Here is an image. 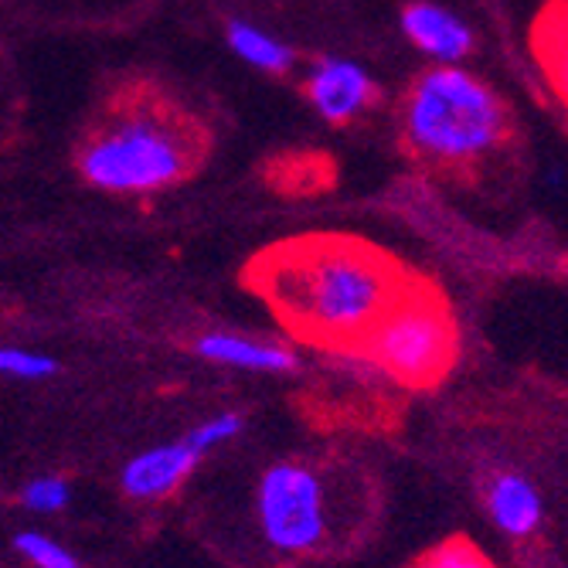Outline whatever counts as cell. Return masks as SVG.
Returning <instances> with one entry per match:
<instances>
[{
	"label": "cell",
	"mask_w": 568,
	"mask_h": 568,
	"mask_svg": "<svg viewBox=\"0 0 568 568\" xmlns=\"http://www.w3.org/2000/svg\"><path fill=\"white\" fill-rule=\"evenodd\" d=\"M59 372V361L44 354V351H31V347H18V344H0V375L4 378H18V382H44Z\"/></svg>",
	"instance_id": "13"
},
{
	"label": "cell",
	"mask_w": 568,
	"mask_h": 568,
	"mask_svg": "<svg viewBox=\"0 0 568 568\" xmlns=\"http://www.w3.org/2000/svg\"><path fill=\"white\" fill-rule=\"evenodd\" d=\"M484 504H487V518L494 521V528L514 541H525V538L538 535V528L545 525L541 490L525 474L504 470V474L490 477V484L484 490Z\"/></svg>",
	"instance_id": "10"
},
{
	"label": "cell",
	"mask_w": 568,
	"mask_h": 568,
	"mask_svg": "<svg viewBox=\"0 0 568 568\" xmlns=\"http://www.w3.org/2000/svg\"><path fill=\"white\" fill-rule=\"evenodd\" d=\"M14 548H18V555L31 565V568H82L79 565V555L65 545V541H59V538H51V535H44V531H21L18 538H14Z\"/></svg>",
	"instance_id": "12"
},
{
	"label": "cell",
	"mask_w": 568,
	"mask_h": 568,
	"mask_svg": "<svg viewBox=\"0 0 568 568\" xmlns=\"http://www.w3.org/2000/svg\"><path fill=\"white\" fill-rule=\"evenodd\" d=\"M225 38H229L232 55L263 75H286L296 65V51L283 38L270 34L266 28L252 21H232Z\"/></svg>",
	"instance_id": "11"
},
{
	"label": "cell",
	"mask_w": 568,
	"mask_h": 568,
	"mask_svg": "<svg viewBox=\"0 0 568 568\" xmlns=\"http://www.w3.org/2000/svg\"><path fill=\"white\" fill-rule=\"evenodd\" d=\"M408 568H497L470 538H449L426 555H419Z\"/></svg>",
	"instance_id": "14"
},
{
	"label": "cell",
	"mask_w": 568,
	"mask_h": 568,
	"mask_svg": "<svg viewBox=\"0 0 568 568\" xmlns=\"http://www.w3.org/2000/svg\"><path fill=\"white\" fill-rule=\"evenodd\" d=\"M351 354H361V361H368L395 385H439L459 354V331L446 296L436 286L408 276Z\"/></svg>",
	"instance_id": "4"
},
{
	"label": "cell",
	"mask_w": 568,
	"mask_h": 568,
	"mask_svg": "<svg viewBox=\"0 0 568 568\" xmlns=\"http://www.w3.org/2000/svg\"><path fill=\"white\" fill-rule=\"evenodd\" d=\"M255 521L270 548L310 555L327 541V487L321 474L300 459H280L255 487Z\"/></svg>",
	"instance_id": "5"
},
{
	"label": "cell",
	"mask_w": 568,
	"mask_h": 568,
	"mask_svg": "<svg viewBox=\"0 0 568 568\" xmlns=\"http://www.w3.org/2000/svg\"><path fill=\"white\" fill-rule=\"evenodd\" d=\"M242 426H245V419L239 416V412H219V416L197 423V426L184 436V443L204 459L209 453H215L219 446H225V443H232L235 436H242Z\"/></svg>",
	"instance_id": "15"
},
{
	"label": "cell",
	"mask_w": 568,
	"mask_h": 568,
	"mask_svg": "<svg viewBox=\"0 0 568 568\" xmlns=\"http://www.w3.org/2000/svg\"><path fill=\"white\" fill-rule=\"evenodd\" d=\"M504 99L463 65H433L412 82L402 106V133L419 161L467 168L507 140Z\"/></svg>",
	"instance_id": "3"
},
{
	"label": "cell",
	"mask_w": 568,
	"mask_h": 568,
	"mask_svg": "<svg viewBox=\"0 0 568 568\" xmlns=\"http://www.w3.org/2000/svg\"><path fill=\"white\" fill-rule=\"evenodd\" d=\"M197 463L201 456L184 439L150 446L123 463L120 487L130 500H143V504L168 500L184 487V480L194 474Z\"/></svg>",
	"instance_id": "7"
},
{
	"label": "cell",
	"mask_w": 568,
	"mask_h": 568,
	"mask_svg": "<svg viewBox=\"0 0 568 568\" xmlns=\"http://www.w3.org/2000/svg\"><path fill=\"white\" fill-rule=\"evenodd\" d=\"M194 354L222 368L255 372V375H286L296 368V351L280 341L245 337L232 331H209L194 341Z\"/></svg>",
	"instance_id": "9"
},
{
	"label": "cell",
	"mask_w": 568,
	"mask_h": 568,
	"mask_svg": "<svg viewBox=\"0 0 568 568\" xmlns=\"http://www.w3.org/2000/svg\"><path fill=\"white\" fill-rule=\"evenodd\" d=\"M402 34L416 44L433 65H463L474 51V31L459 14L433 0H416L402 11Z\"/></svg>",
	"instance_id": "8"
},
{
	"label": "cell",
	"mask_w": 568,
	"mask_h": 568,
	"mask_svg": "<svg viewBox=\"0 0 568 568\" xmlns=\"http://www.w3.org/2000/svg\"><path fill=\"white\" fill-rule=\"evenodd\" d=\"M204 136L164 99L140 92L102 116L79 146V174L102 194L143 197L187 181L201 164Z\"/></svg>",
	"instance_id": "2"
},
{
	"label": "cell",
	"mask_w": 568,
	"mask_h": 568,
	"mask_svg": "<svg viewBox=\"0 0 568 568\" xmlns=\"http://www.w3.org/2000/svg\"><path fill=\"white\" fill-rule=\"evenodd\" d=\"M245 280L293 337L351 354L408 273L354 235H303L255 255Z\"/></svg>",
	"instance_id": "1"
},
{
	"label": "cell",
	"mask_w": 568,
	"mask_h": 568,
	"mask_svg": "<svg viewBox=\"0 0 568 568\" xmlns=\"http://www.w3.org/2000/svg\"><path fill=\"white\" fill-rule=\"evenodd\" d=\"M72 500V487L69 480L55 477V474H41V477H31L21 490V504L31 510V514H62Z\"/></svg>",
	"instance_id": "16"
},
{
	"label": "cell",
	"mask_w": 568,
	"mask_h": 568,
	"mask_svg": "<svg viewBox=\"0 0 568 568\" xmlns=\"http://www.w3.org/2000/svg\"><path fill=\"white\" fill-rule=\"evenodd\" d=\"M303 95L310 99V106L317 110L321 120H327L331 126H344L375 106L378 82L361 62L327 55L310 65Z\"/></svg>",
	"instance_id": "6"
}]
</instances>
